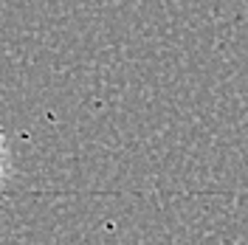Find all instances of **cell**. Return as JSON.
<instances>
[{
    "label": "cell",
    "instance_id": "cell-1",
    "mask_svg": "<svg viewBox=\"0 0 248 245\" xmlns=\"http://www.w3.org/2000/svg\"><path fill=\"white\" fill-rule=\"evenodd\" d=\"M9 172H12V153H9V141H6V130L0 124V200L6 195V184H9Z\"/></svg>",
    "mask_w": 248,
    "mask_h": 245
}]
</instances>
